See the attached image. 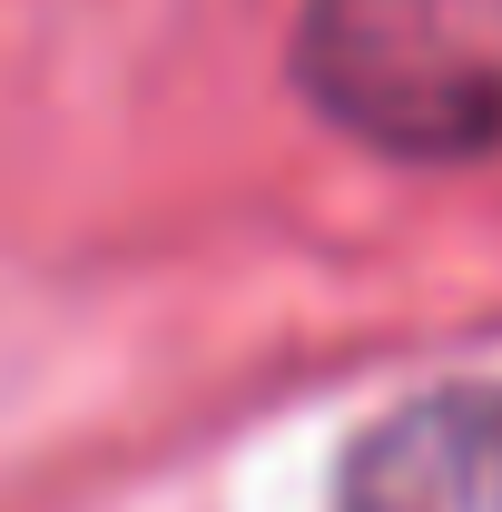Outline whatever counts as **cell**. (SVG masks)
<instances>
[{"mask_svg":"<svg viewBox=\"0 0 502 512\" xmlns=\"http://www.w3.org/2000/svg\"><path fill=\"white\" fill-rule=\"evenodd\" d=\"M296 79L384 158H502V0H306Z\"/></svg>","mask_w":502,"mask_h":512,"instance_id":"6da1fadb","label":"cell"},{"mask_svg":"<svg viewBox=\"0 0 502 512\" xmlns=\"http://www.w3.org/2000/svg\"><path fill=\"white\" fill-rule=\"evenodd\" d=\"M335 512H502V384H443L355 434Z\"/></svg>","mask_w":502,"mask_h":512,"instance_id":"7a4b0ae2","label":"cell"}]
</instances>
